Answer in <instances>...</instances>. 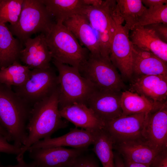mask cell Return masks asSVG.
<instances>
[{
  "mask_svg": "<svg viewBox=\"0 0 167 167\" xmlns=\"http://www.w3.org/2000/svg\"><path fill=\"white\" fill-rule=\"evenodd\" d=\"M59 88L49 96L35 104L32 108L27 126L28 135L16 160L24 158L33 144L41 139H46L58 130L64 128L68 121L63 120L59 111Z\"/></svg>",
  "mask_w": 167,
  "mask_h": 167,
  "instance_id": "cell-1",
  "label": "cell"
},
{
  "mask_svg": "<svg viewBox=\"0 0 167 167\" xmlns=\"http://www.w3.org/2000/svg\"><path fill=\"white\" fill-rule=\"evenodd\" d=\"M32 108L11 86L0 83V124L18 147L21 148L27 139V126Z\"/></svg>",
  "mask_w": 167,
  "mask_h": 167,
  "instance_id": "cell-2",
  "label": "cell"
},
{
  "mask_svg": "<svg viewBox=\"0 0 167 167\" xmlns=\"http://www.w3.org/2000/svg\"><path fill=\"white\" fill-rule=\"evenodd\" d=\"M52 60L79 69L88 59V50L63 24L54 22L45 34Z\"/></svg>",
  "mask_w": 167,
  "mask_h": 167,
  "instance_id": "cell-3",
  "label": "cell"
},
{
  "mask_svg": "<svg viewBox=\"0 0 167 167\" xmlns=\"http://www.w3.org/2000/svg\"><path fill=\"white\" fill-rule=\"evenodd\" d=\"M81 14L86 17L97 35L101 55L109 58L111 45L117 27L124 21L117 9L116 0H103L97 6H86Z\"/></svg>",
  "mask_w": 167,
  "mask_h": 167,
  "instance_id": "cell-4",
  "label": "cell"
},
{
  "mask_svg": "<svg viewBox=\"0 0 167 167\" xmlns=\"http://www.w3.org/2000/svg\"><path fill=\"white\" fill-rule=\"evenodd\" d=\"M52 60L58 72L59 109L75 103L87 105L95 90L92 85L81 75L78 68Z\"/></svg>",
  "mask_w": 167,
  "mask_h": 167,
  "instance_id": "cell-5",
  "label": "cell"
},
{
  "mask_svg": "<svg viewBox=\"0 0 167 167\" xmlns=\"http://www.w3.org/2000/svg\"><path fill=\"white\" fill-rule=\"evenodd\" d=\"M52 18L41 0H24L18 22L7 26L24 45L32 35L47 33L54 23Z\"/></svg>",
  "mask_w": 167,
  "mask_h": 167,
  "instance_id": "cell-6",
  "label": "cell"
},
{
  "mask_svg": "<svg viewBox=\"0 0 167 167\" xmlns=\"http://www.w3.org/2000/svg\"><path fill=\"white\" fill-rule=\"evenodd\" d=\"M79 70L95 90L115 92L126 90V86L121 75L109 58L90 53L88 59Z\"/></svg>",
  "mask_w": 167,
  "mask_h": 167,
  "instance_id": "cell-7",
  "label": "cell"
},
{
  "mask_svg": "<svg viewBox=\"0 0 167 167\" xmlns=\"http://www.w3.org/2000/svg\"><path fill=\"white\" fill-rule=\"evenodd\" d=\"M58 76L51 67L31 70L29 79L19 87H14V91L27 104H35L49 96L58 87Z\"/></svg>",
  "mask_w": 167,
  "mask_h": 167,
  "instance_id": "cell-8",
  "label": "cell"
},
{
  "mask_svg": "<svg viewBox=\"0 0 167 167\" xmlns=\"http://www.w3.org/2000/svg\"><path fill=\"white\" fill-rule=\"evenodd\" d=\"M129 30L122 24L118 25L111 45L109 58L120 72L123 79L131 80L133 76L132 49Z\"/></svg>",
  "mask_w": 167,
  "mask_h": 167,
  "instance_id": "cell-9",
  "label": "cell"
},
{
  "mask_svg": "<svg viewBox=\"0 0 167 167\" xmlns=\"http://www.w3.org/2000/svg\"><path fill=\"white\" fill-rule=\"evenodd\" d=\"M149 113L122 115L105 122L104 128L112 138L114 144L128 140L143 138Z\"/></svg>",
  "mask_w": 167,
  "mask_h": 167,
  "instance_id": "cell-10",
  "label": "cell"
},
{
  "mask_svg": "<svg viewBox=\"0 0 167 167\" xmlns=\"http://www.w3.org/2000/svg\"><path fill=\"white\" fill-rule=\"evenodd\" d=\"M88 148L68 149L62 147L29 150V156L36 167H69Z\"/></svg>",
  "mask_w": 167,
  "mask_h": 167,
  "instance_id": "cell-11",
  "label": "cell"
},
{
  "mask_svg": "<svg viewBox=\"0 0 167 167\" xmlns=\"http://www.w3.org/2000/svg\"><path fill=\"white\" fill-rule=\"evenodd\" d=\"M143 138L158 152L167 150V104L148 114Z\"/></svg>",
  "mask_w": 167,
  "mask_h": 167,
  "instance_id": "cell-12",
  "label": "cell"
},
{
  "mask_svg": "<svg viewBox=\"0 0 167 167\" xmlns=\"http://www.w3.org/2000/svg\"><path fill=\"white\" fill-rule=\"evenodd\" d=\"M122 92L95 90L88 99L87 105L105 123L122 115Z\"/></svg>",
  "mask_w": 167,
  "mask_h": 167,
  "instance_id": "cell-13",
  "label": "cell"
},
{
  "mask_svg": "<svg viewBox=\"0 0 167 167\" xmlns=\"http://www.w3.org/2000/svg\"><path fill=\"white\" fill-rule=\"evenodd\" d=\"M131 81L129 91L156 102H167V75L134 76Z\"/></svg>",
  "mask_w": 167,
  "mask_h": 167,
  "instance_id": "cell-14",
  "label": "cell"
},
{
  "mask_svg": "<svg viewBox=\"0 0 167 167\" xmlns=\"http://www.w3.org/2000/svg\"><path fill=\"white\" fill-rule=\"evenodd\" d=\"M24 48L20 52V59L30 69H44L50 67L51 54L47 45L44 33L30 38L24 43Z\"/></svg>",
  "mask_w": 167,
  "mask_h": 167,
  "instance_id": "cell-15",
  "label": "cell"
},
{
  "mask_svg": "<svg viewBox=\"0 0 167 167\" xmlns=\"http://www.w3.org/2000/svg\"><path fill=\"white\" fill-rule=\"evenodd\" d=\"M59 111L63 118L76 127L92 132L104 128L105 123L85 104L73 103L59 109Z\"/></svg>",
  "mask_w": 167,
  "mask_h": 167,
  "instance_id": "cell-16",
  "label": "cell"
},
{
  "mask_svg": "<svg viewBox=\"0 0 167 167\" xmlns=\"http://www.w3.org/2000/svg\"><path fill=\"white\" fill-rule=\"evenodd\" d=\"M96 132L76 127L71 128L68 133L61 136L39 140L32 145L27 151L36 148L63 146L75 148H88L93 144Z\"/></svg>",
  "mask_w": 167,
  "mask_h": 167,
  "instance_id": "cell-17",
  "label": "cell"
},
{
  "mask_svg": "<svg viewBox=\"0 0 167 167\" xmlns=\"http://www.w3.org/2000/svg\"><path fill=\"white\" fill-rule=\"evenodd\" d=\"M63 24L79 41L80 44L88 50L91 55H101L97 35L84 15H74Z\"/></svg>",
  "mask_w": 167,
  "mask_h": 167,
  "instance_id": "cell-18",
  "label": "cell"
},
{
  "mask_svg": "<svg viewBox=\"0 0 167 167\" xmlns=\"http://www.w3.org/2000/svg\"><path fill=\"white\" fill-rule=\"evenodd\" d=\"M116 149L123 159L150 165L160 152L149 145L143 138L128 140L114 143Z\"/></svg>",
  "mask_w": 167,
  "mask_h": 167,
  "instance_id": "cell-19",
  "label": "cell"
},
{
  "mask_svg": "<svg viewBox=\"0 0 167 167\" xmlns=\"http://www.w3.org/2000/svg\"><path fill=\"white\" fill-rule=\"evenodd\" d=\"M132 54L133 76L167 75V64L152 53L133 45Z\"/></svg>",
  "mask_w": 167,
  "mask_h": 167,
  "instance_id": "cell-20",
  "label": "cell"
},
{
  "mask_svg": "<svg viewBox=\"0 0 167 167\" xmlns=\"http://www.w3.org/2000/svg\"><path fill=\"white\" fill-rule=\"evenodd\" d=\"M130 36L132 44L150 52L167 64V43L161 41L151 30L136 25Z\"/></svg>",
  "mask_w": 167,
  "mask_h": 167,
  "instance_id": "cell-21",
  "label": "cell"
},
{
  "mask_svg": "<svg viewBox=\"0 0 167 167\" xmlns=\"http://www.w3.org/2000/svg\"><path fill=\"white\" fill-rule=\"evenodd\" d=\"M23 45L6 24L0 21V70L19 61Z\"/></svg>",
  "mask_w": 167,
  "mask_h": 167,
  "instance_id": "cell-22",
  "label": "cell"
},
{
  "mask_svg": "<svg viewBox=\"0 0 167 167\" xmlns=\"http://www.w3.org/2000/svg\"><path fill=\"white\" fill-rule=\"evenodd\" d=\"M166 103L156 102L143 96L126 90L122 92L121 96L122 115L149 113L158 110Z\"/></svg>",
  "mask_w": 167,
  "mask_h": 167,
  "instance_id": "cell-23",
  "label": "cell"
},
{
  "mask_svg": "<svg viewBox=\"0 0 167 167\" xmlns=\"http://www.w3.org/2000/svg\"><path fill=\"white\" fill-rule=\"evenodd\" d=\"M55 23L63 24L76 15L81 14L86 6L83 0H41Z\"/></svg>",
  "mask_w": 167,
  "mask_h": 167,
  "instance_id": "cell-24",
  "label": "cell"
},
{
  "mask_svg": "<svg viewBox=\"0 0 167 167\" xmlns=\"http://www.w3.org/2000/svg\"><path fill=\"white\" fill-rule=\"evenodd\" d=\"M114 142L104 128L96 133L92 150L103 167H115L113 151Z\"/></svg>",
  "mask_w": 167,
  "mask_h": 167,
  "instance_id": "cell-25",
  "label": "cell"
},
{
  "mask_svg": "<svg viewBox=\"0 0 167 167\" xmlns=\"http://www.w3.org/2000/svg\"><path fill=\"white\" fill-rule=\"evenodd\" d=\"M31 72L28 67L15 61L9 66L0 69V83L11 86H20L29 79Z\"/></svg>",
  "mask_w": 167,
  "mask_h": 167,
  "instance_id": "cell-26",
  "label": "cell"
},
{
  "mask_svg": "<svg viewBox=\"0 0 167 167\" xmlns=\"http://www.w3.org/2000/svg\"><path fill=\"white\" fill-rule=\"evenodd\" d=\"M117 9L126 22L125 25L132 30L146 8L141 0H117Z\"/></svg>",
  "mask_w": 167,
  "mask_h": 167,
  "instance_id": "cell-27",
  "label": "cell"
},
{
  "mask_svg": "<svg viewBox=\"0 0 167 167\" xmlns=\"http://www.w3.org/2000/svg\"><path fill=\"white\" fill-rule=\"evenodd\" d=\"M24 0H0V21L14 25L18 22Z\"/></svg>",
  "mask_w": 167,
  "mask_h": 167,
  "instance_id": "cell-28",
  "label": "cell"
},
{
  "mask_svg": "<svg viewBox=\"0 0 167 167\" xmlns=\"http://www.w3.org/2000/svg\"><path fill=\"white\" fill-rule=\"evenodd\" d=\"M156 23L167 24V4L146 8L136 25L144 26Z\"/></svg>",
  "mask_w": 167,
  "mask_h": 167,
  "instance_id": "cell-29",
  "label": "cell"
},
{
  "mask_svg": "<svg viewBox=\"0 0 167 167\" xmlns=\"http://www.w3.org/2000/svg\"><path fill=\"white\" fill-rule=\"evenodd\" d=\"M85 153L77 157L69 167H100L93 157Z\"/></svg>",
  "mask_w": 167,
  "mask_h": 167,
  "instance_id": "cell-30",
  "label": "cell"
},
{
  "mask_svg": "<svg viewBox=\"0 0 167 167\" xmlns=\"http://www.w3.org/2000/svg\"><path fill=\"white\" fill-rule=\"evenodd\" d=\"M143 27L152 30L160 39L167 43V24L156 23Z\"/></svg>",
  "mask_w": 167,
  "mask_h": 167,
  "instance_id": "cell-31",
  "label": "cell"
},
{
  "mask_svg": "<svg viewBox=\"0 0 167 167\" xmlns=\"http://www.w3.org/2000/svg\"><path fill=\"white\" fill-rule=\"evenodd\" d=\"M3 136L0 135V152L18 155L20 152L21 148L14 144H11Z\"/></svg>",
  "mask_w": 167,
  "mask_h": 167,
  "instance_id": "cell-32",
  "label": "cell"
},
{
  "mask_svg": "<svg viewBox=\"0 0 167 167\" xmlns=\"http://www.w3.org/2000/svg\"><path fill=\"white\" fill-rule=\"evenodd\" d=\"M149 166L150 167H167V150L159 152Z\"/></svg>",
  "mask_w": 167,
  "mask_h": 167,
  "instance_id": "cell-33",
  "label": "cell"
},
{
  "mask_svg": "<svg viewBox=\"0 0 167 167\" xmlns=\"http://www.w3.org/2000/svg\"><path fill=\"white\" fill-rule=\"evenodd\" d=\"M17 163L14 165H3L0 164V167H36L35 162H32L27 163L24 161V158L17 160Z\"/></svg>",
  "mask_w": 167,
  "mask_h": 167,
  "instance_id": "cell-34",
  "label": "cell"
},
{
  "mask_svg": "<svg viewBox=\"0 0 167 167\" xmlns=\"http://www.w3.org/2000/svg\"><path fill=\"white\" fill-rule=\"evenodd\" d=\"M145 6L148 8L167 4V0H141Z\"/></svg>",
  "mask_w": 167,
  "mask_h": 167,
  "instance_id": "cell-35",
  "label": "cell"
},
{
  "mask_svg": "<svg viewBox=\"0 0 167 167\" xmlns=\"http://www.w3.org/2000/svg\"><path fill=\"white\" fill-rule=\"evenodd\" d=\"M113 153L115 167H126L121 156L118 152Z\"/></svg>",
  "mask_w": 167,
  "mask_h": 167,
  "instance_id": "cell-36",
  "label": "cell"
},
{
  "mask_svg": "<svg viewBox=\"0 0 167 167\" xmlns=\"http://www.w3.org/2000/svg\"><path fill=\"white\" fill-rule=\"evenodd\" d=\"M123 159L126 167H150L148 165L135 163Z\"/></svg>",
  "mask_w": 167,
  "mask_h": 167,
  "instance_id": "cell-37",
  "label": "cell"
},
{
  "mask_svg": "<svg viewBox=\"0 0 167 167\" xmlns=\"http://www.w3.org/2000/svg\"><path fill=\"white\" fill-rule=\"evenodd\" d=\"M86 6H97L101 5L103 2L102 0H83Z\"/></svg>",
  "mask_w": 167,
  "mask_h": 167,
  "instance_id": "cell-38",
  "label": "cell"
},
{
  "mask_svg": "<svg viewBox=\"0 0 167 167\" xmlns=\"http://www.w3.org/2000/svg\"><path fill=\"white\" fill-rule=\"evenodd\" d=\"M0 135L5 137L9 142L11 141L7 133L0 124Z\"/></svg>",
  "mask_w": 167,
  "mask_h": 167,
  "instance_id": "cell-39",
  "label": "cell"
},
{
  "mask_svg": "<svg viewBox=\"0 0 167 167\" xmlns=\"http://www.w3.org/2000/svg\"><path fill=\"white\" fill-rule=\"evenodd\" d=\"M0 164H1V163H0Z\"/></svg>",
  "mask_w": 167,
  "mask_h": 167,
  "instance_id": "cell-40",
  "label": "cell"
}]
</instances>
